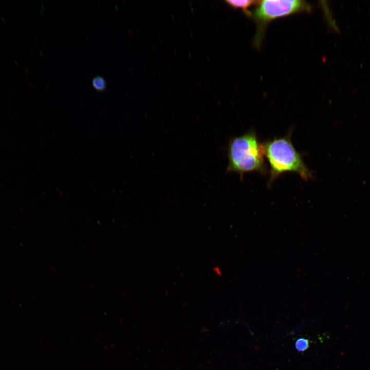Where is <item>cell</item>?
Returning a JSON list of instances; mask_svg holds the SVG:
<instances>
[{"instance_id": "obj_4", "label": "cell", "mask_w": 370, "mask_h": 370, "mask_svg": "<svg viewBox=\"0 0 370 370\" xmlns=\"http://www.w3.org/2000/svg\"><path fill=\"white\" fill-rule=\"evenodd\" d=\"M226 3L230 5L231 7L237 9H242L244 12L247 16H251V12L248 10V9L253 5H257L258 3V1H233V0H227L226 1Z\"/></svg>"}, {"instance_id": "obj_6", "label": "cell", "mask_w": 370, "mask_h": 370, "mask_svg": "<svg viewBox=\"0 0 370 370\" xmlns=\"http://www.w3.org/2000/svg\"><path fill=\"white\" fill-rule=\"evenodd\" d=\"M309 346V340L305 338H300L295 342V349L300 353H303L307 350Z\"/></svg>"}, {"instance_id": "obj_2", "label": "cell", "mask_w": 370, "mask_h": 370, "mask_svg": "<svg viewBox=\"0 0 370 370\" xmlns=\"http://www.w3.org/2000/svg\"><path fill=\"white\" fill-rule=\"evenodd\" d=\"M227 152V173H237L242 179L247 173L256 172L263 175L267 173L263 144L254 131L250 130L230 139Z\"/></svg>"}, {"instance_id": "obj_1", "label": "cell", "mask_w": 370, "mask_h": 370, "mask_svg": "<svg viewBox=\"0 0 370 370\" xmlns=\"http://www.w3.org/2000/svg\"><path fill=\"white\" fill-rule=\"evenodd\" d=\"M291 131L262 143L265 157L270 166L268 186H271L281 175L287 172L298 174L303 180L312 177L311 171L305 163L301 154L291 140Z\"/></svg>"}, {"instance_id": "obj_3", "label": "cell", "mask_w": 370, "mask_h": 370, "mask_svg": "<svg viewBox=\"0 0 370 370\" xmlns=\"http://www.w3.org/2000/svg\"><path fill=\"white\" fill-rule=\"evenodd\" d=\"M256 9L251 12L258 26L255 43L261 41L265 26L271 20L277 17L304 11H309L311 7L307 2L302 0H264L258 1Z\"/></svg>"}, {"instance_id": "obj_5", "label": "cell", "mask_w": 370, "mask_h": 370, "mask_svg": "<svg viewBox=\"0 0 370 370\" xmlns=\"http://www.w3.org/2000/svg\"><path fill=\"white\" fill-rule=\"evenodd\" d=\"M92 85L96 90L103 91L106 88L107 82L103 77L97 76L92 79Z\"/></svg>"}]
</instances>
